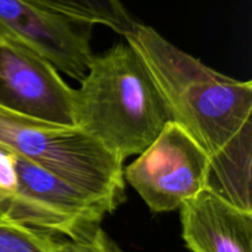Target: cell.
<instances>
[{"instance_id":"obj_1","label":"cell","mask_w":252,"mask_h":252,"mask_svg":"<svg viewBox=\"0 0 252 252\" xmlns=\"http://www.w3.org/2000/svg\"><path fill=\"white\" fill-rule=\"evenodd\" d=\"M125 39L177 123L211 160L208 187L252 212V83L221 74L135 21Z\"/></svg>"},{"instance_id":"obj_2","label":"cell","mask_w":252,"mask_h":252,"mask_svg":"<svg viewBox=\"0 0 252 252\" xmlns=\"http://www.w3.org/2000/svg\"><path fill=\"white\" fill-rule=\"evenodd\" d=\"M79 83L75 127L122 161L147 149L171 121L149 70L127 42L94 56Z\"/></svg>"},{"instance_id":"obj_3","label":"cell","mask_w":252,"mask_h":252,"mask_svg":"<svg viewBox=\"0 0 252 252\" xmlns=\"http://www.w3.org/2000/svg\"><path fill=\"white\" fill-rule=\"evenodd\" d=\"M0 144L66 180L111 213L125 201V161L75 126L30 120L0 107Z\"/></svg>"},{"instance_id":"obj_4","label":"cell","mask_w":252,"mask_h":252,"mask_svg":"<svg viewBox=\"0 0 252 252\" xmlns=\"http://www.w3.org/2000/svg\"><path fill=\"white\" fill-rule=\"evenodd\" d=\"M211 160L177 123H166L154 142L123 169L125 181L154 213L180 209L208 187Z\"/></svg>"},{"instance_id":"obj_5","label":"cell","mask_w":252,"mask_h":252,"mask_svg":"<svg viewBox=\"0 0 252 252\" xmlns=\"http://www.w3.org/2000/svg\"><path fill=\"white\" fill-rule=\"evenodd\" d=\"M0 107L58 126L74 127V89L43 57L0 38Z\"/></svg>"},{"instance_id":"obj_6","label":"cell","mask_w":252,"mask_h":252,"mask_svg":"<svg viewBox=\"0 0 252 252\" xmlns=\"http://www.w3.org/2000/svg\"><path fill=\"white\" fill-rule=\"evenodd\" d=\"M91 27L25 0H0V38L31 49L59 73L78 81L84 78L94 58Z\"/></svg>"},{"instance_id":"obj_7","label":"cell","mask_w":252,"mask_h":252,"mask_svg":"<svg viewBox=\"0 0 252 252\" xmlns=\"http://www.w3.org/2000/svg\"><path fill=\"white\" fill-rule=\"evenodd\" d=\"M181 209L182 238L192 252H252V212L206 187Z\"/></svg>"},{"instance_id":"obj_8","label":"cell","mask_w":252,"mask_h":252,"mask_svg":"<svg viewBox=\"0 0 252 252\" xmlns=\"http://www.w3.org/2000/svg\"><path fill=\"white\" fill-rule=\"evenodd\" d=\"M46 11L125 36L135 24L121 0H25Z\"/></svg>"},{"instance_id":"obj_9","label":"cell","mask_w":252,"mask_h":252,"mask_svg":"<svg viewBox=\"0 0 252 252\" xmlns=\"http://www.w3.org/2000/svg\"><path fill=\"white\" fill-rule=\"evenodd\" d=\"M54 250L56 252H123L100 225L75 239L54 236Z\"/></svg>"},{"instance_id":"obj_10","label":"cell","mask_w":252,"mask_h":252,"mask_svg":"<svg viewBox=\"0 0 252 252\" xmlns=\"http://www.w3.org/2000/svg\"><path fill=\"white\" fill-rule=\"evenodd\" d=\"M17 182L16 154L0 144V213L14 197Z\"/></svg>"}]
</instances>
